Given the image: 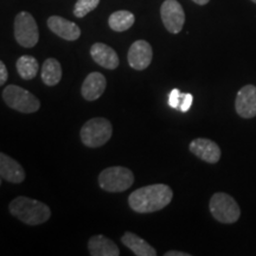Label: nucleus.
Instances as JSON below:
<instances>
[{"label":"nucleus","mask_w":256,"mask_h":256,"mask_svg":"<svg viewBox=\"0 0 256 256\" xmlns=\"http://www.w3.org/2000/svg\"><path fill=\"white\" fill-rule=\"evenodd\" d=\"M172 198L174 191L168 185L153 184L133 191L128 197V204L138 214H151L168 206Z\"/></svg>","instance_id":"obj_1"},{"label":"nucleus","mask_w":256,"mask_h":256,"mask_svg":"<svg viewBox=\"0 0 256 256\" xmlns=\"http://www.w3.org/2000/svg\"><path fill=\"white\" fill-rule=\"evenodd\" d=\"M10 214L28 226H40L51 217V210L46 204L32 198L19 196L8 206Z\"/></svg>","instance_id":"obj_2"},{"label":"nucleus","mask_w":256,"mask_h":256,"mask_svg":"<svg viewBox=\"0 0 256 256\" xmlns=\"http://www.w3.org/2000/svg\"><path fill=\"white\" fill-rule=\"evenodd\" d=\"M113 127L110 120L104 118H94L88 120L81 128V142L90 148H98L104 145L112 138Z\"/></svg>","instance_id":"obj_3"},{"label":"nucleus","mask_w":256,"mask_h":256,"mask_svg":"<svg viewBox=\"0 0 256 256\" xmlns=\"http://www.w3.org/2000/svg\"><path fill=\"white\" fill-rule=\"evenodd\" d=\"M2 100L10 108L24 114L34 113L40 108V101L36 96L16 84L6 86L2 90Z\"/></svg>","instance_id":"obj_4"},{"label":"nucleus","mask_w":256,"mask_h":256,"mask_svg":"<svg viewBox=\"0 0 256 256\" xmlns=\"http://www.w3.org/2000/svg\"><path fill=\"white\" fill-rule=\"evenodd\" d=\"M209 209L214 218L224 224H232L238 222L241 216L238 202L228 194L217 192L212 194L209 203Z\"/></svg>","instance_id":"obj_5"},{"label":"nucleus","mask_w":256,"mask_h":256,"mask_svg":"<svg viewBox=\"0 0 256 256\" xmlns=\"http://www.w3.org/2000/svg\"><path fill=\"white\" fill-rule=\"evenodd\" d=\"M133 183V172L124 166H112L104 168L98 176L100 188L108 192H124L132 186Z\"/></svg>","instance_id":"obj_6"},{"label":"nucleus","mask_w":256,"mask_h":256,"mask_svg":"<svg viewBox=\"0 0 256 256\" xmlns=\"http://www.w3.org/2000/svg\"><path fill=\"white\" fill-rule=\"evenodd\" d=\"M14 38L23 48H34L40 40V30L34 16L26 11L19 12L14 18Z\"/></svg>","instance_id":"obj_7"},{"label":"nucleus","mask_w":256,"mask_h":256,"mask_svg":"<svg viewBox=\"0 0 256 256\" xmlns=\"http://www.w3.org/2000/svg\"><path fill=\"white\" fill-rule=\"evenodd\" d=\"M160 17H162L165 28L170 34H177L183 30L185 12L183 6L177 0H165L160 8Z\"/></svg>","instance_id":"obj_8"},{"label":"nucleus","mask_w":256,"mask_h":256,"mask_svg":"<svg viewBox=\"0 0 256 256\" xmlns=\"http://www.w3.org/2000/svg\"><path fill=\"white\" fill-rule=\"evenodd\" d=\"M153 58V50L151 44L146 40H139L130 46L127 54L128 64L138 72L147 69Z\"/></svg>","instance_id":"obj_9"},{"label":"nucleus","mask_w":256,"mask_h":256,"mask_svg":"<svg viewBox=\"0 0 256 256\" xmlns=\"http://www.w3.org/2000/svg\"><path fill=\"white\" fill-rule=\"evenodd\" d=\"M235 110L243 119L256 116V87L247 84L241 88L236 95Z\"/></svg>","instance_id":"obj_10"},{"label":"nucleus","mask_w":256,"mask_h":256,"mask_svg":"<svg viewBox=\"0 0 256 256\" xmlns=\"http://www.w3.org/2000/svg\"><path fill=\"white\" fill-rule=\"evenodd\" d=\"M188 150L192 154L209 164H216L222 156L220 146L215 142L206 139V138H198V139L192 140Z\"/></svg>","instance_id":"obj_11"},{"label":"nucleus","mask_w":256,"mask_h":256,"mask_svg":"<svg viewBox=\"0 0 256 256\" xmlns=\"http://www.w3.org/2000/svg\"><path fill=\"white\" fill-rule=\"evenodd\" d=\"M49 30L64 40H76L81 36V28L78 26L74 22L68 19L60 17V16H51L46 22Z\"/></svg>","instance_id":"obj_12"},{"label":"nucleus","mask_w":256,"mask_h":256,"mask_svg":"<svg viewBox=\"0 0 256 256\" xmlns=\"http://www.w3.org/2000/svg\"><path fill=\"white\" fill-rule=\"evenodd\" d=\"M90 56L95 63L104 69L114 70L120 64L119 56L115 52V50L104 43H95L90 48Z\"/></svg>","instance_id":"obj_13"},{"label":"nucleus","mask_w":256,"mask_h":256,"mask_svg":"<svg viewBox=\"0 0 256 256\" xmlns=\"http://www.w3.org/2000/svg\"><path fill=\"white\" fill-rule=\"evenodd\" d=\"M0 176L4 180L12 184H20L25 180L23 166L5 153H0Z\"/></svg>","instance_id":"obj_14"},{"label":"nucleus","mask_w":256,"mask_h":256,"mask_svg":"<svg viewBox=\"0 0 256 256\" xmlns=\"http://www.w3.org/2000/svg\"><path fill=\"white\" fill-rule=\"evenodd\" d=\"M107 87V80L101 72H90L83 81L81 94L84 100L95 101L100 98Z\"/></svg>","instance_id":"obj_15"},{"label":"nucleus","mask_w":256,"mask_h":256,"mask_svg":"<svg viewBox=\"0 0 256 256\" xmlns=\"http://www.w3.org/2000/svg\"><path fill=\"white\" fill-rule=\"evenodd\" d=\"M88 250L92 256H119V247L104 235H95L88 241Z\"/></svg>","instance_id":"obj_16"},{"label":"nucleus","mask_w":256,"mask_h":256,"mask_svg":"<svg viewBox=\"0 0 256 256\" xmlns=\"http://www.w3.org/2000/svg\"><path fill=\"white\" fill-rule=\"evenodd\" d=\"M121 242H122L127 248H130L136 256L156 255V250L148 242H146L145 240L139 238V236L133 232H124V235L121 238Z\"/></svg>","instance_id":"obj_17"},{"label":"nucleus","mask_w":256,"mask_h":256,"mask_svg":"<svg viewBox=\"0 0 256 256\" xmlns=\"http://www.w3.org/2000/svg\"><path fill=\"white\" fill-rule=\"evenodd\" d=\"M42 81L49 87L58 84L62 78V66L56 58H48L43 63L40 72Z\"/></svg>","instance_id":"obj_18"},{"label":"nucleus","mask_w":256,"mask_h":256,"mask_svg":"<svg viewBox=\"0 0 256 256\" xmlns=\"http://www.w3.org/2000/svg\"><path fill=\"white\" fill-rule=\"evenodd\" d=\"M134 22H136L134 14L130 11H124V10L113 12L108 18V25L115 32L127 31L128 28L133 26Z\"/></svg>","instance_id":"obj_19"},{"label":"nucleus","mask_w":256,"mask_h":256,"mask_svg":"<svg viewBox=\"0 0 256 256\" xmlns=\"http://www.w3.org/2000/svg\"><path fill=\"white\" fill-rule=\"evenodd\" d=\"M16 66H17L18 75L23 80H25V81L34 80L37 76L38 70H40L38 60L34 56L28 55L19 57L17 60V63H16Z\"/></svg>","instance_id":"obj_20"},{"label":"nucleus","mask_w":256,"mask_h":256,"mask_svg":"<svg viewBox=\"0 0 256 256\" xmlns=\"http://www.w3.org/2000/svg\"><path fill=\"white\" fill-rule=\"evenodd\" d=\"M100 0H78L74 6L72 14L76 18H83L98 8Z\"/></svg>","instance_id":"obj_21"},{"label":"nucleus","mask_w":256,"mask_h":256,"mask_svg":"<svg viewBox=\"0 0 256 256\" xmlns=\"http://www.w3.org/2000/svg\"><path fill=\"white\" fill-rule=\"evenodd\" d=\"M182 102V92L179 89H172L168 95V106L174 110H178L180 107Z\"/></svg>","instance_id":"obj_22"},{"label":"nucleus","mask_w":256,"mask_h":256,"mask_svg":"<svg viewBox=\"0 0 256 256\" xmlns=\"http://www.w3.org/2000/svg\"><path fill=\"white\" fill-rule=\"evenodd\" d=\"M192 102H194V96H192V94H188V92H182V102H180V107H179V110L183 112V113H186V112L191 108Z\"/></svg>","instance_id":"obj_23"},{"label":"nucleus","mask_w":256,"mask_h":256,"mask_svg":"<svg viewBox=\"0 0 256 256\" xmlns=\"http://www.w3.org/2000/svg\"><path fill=\"white\" fill-rule=\"evenodd\" d=\"M8 68H6L4 62H0V84L4 86L5 82L8 81Z\"/></svg>","instance_id":"obj_24"},{"label":"nucleus","mask_w":256,"mask_h":256,"mask_svg":"<svg viewBox=\"0 0 256 256\" xmlns=\"http://www.w3.org/2000/svg\"><path fill=\"white\" fill-rule=\"evenodd\" d=\"M191 254L185 252H177V250H170L165 252V256H190Z\"/></svg>","instance_id":"obj_25"},{"label":"nucleus","mask_w":256,"mask_h":256,"mask_svg":"<svg viewBox=\"0 0 256 256\" xmlns=\"http://www.w3.org/2000/svg\"><path fill=\"white\" fill-rule=\"evenodd\" d=\"M192 2H194V4H197V5H200V6H203V5H206L208 2H210V0H192Z\"/></svg>","instance_id":"obj_26"},{"label":"nucleus","mask_w":256,"mask_h":256,"mask_svg":"<svg viewBox=\"0 0 256 256\" xmlns=\"http://www.w3.org/2000/svg\"><path fill=\"white\" fill-rule=\"evenodd\" d=\"M252 2H255V4H256V0H252Z\"/></svg>","instance_id":"obj_27"}]
</instances>
